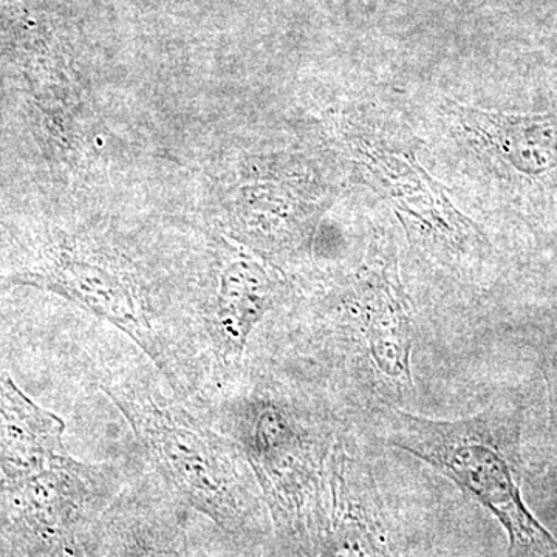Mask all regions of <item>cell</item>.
<instances>
[{
  "label": "cell",
  "instance_id": "obj_1",
  "mask_svg": "<svg viewBox=\"0 0 557 557\" xmlns=\"http://www.w3.org/2000/svg\"><path fill=\"white\" fill-rule=\"evenodd\" d=\"M309 350L372 410L406 409L416 398V327L391 237L370 245L322 302Z\"/></svg>",
  "mask_w": 557,
  "mask_h": 557
},
{
  "label": "cell",
  "instance_id": "obj_2",
  "mask_svg": "<svg viewBox=\"0 0 557 557\" xmlns=\"http://www.w3.org/2000/svg\"><path fill=\"white\" fill-rule=\"evenodd\" d=\"M384 442L450 480L500 523L509 557H557V541L531 512L522 493L520 429L515 403L438 420L406 409L375 413Z\"/></svg>",
  "mask_w": 557,
  "mask_h": 557
},
{
  "label": "cell",
  "instance_id": "obj_3",
  "mask_svg": "<svg viewBox=\"0 0 557 557\" xmlns=\"http://www.w3.org/2000/svg\"><path fill=\"white\" fill-rule=\"evenodd\" d=\"M231 437L247 458L274 520L304 534L324 530L335 423L298 384L262 376L228 409Z\"/></svg>",
  "mask_w": 557,
  "mask_h": 557
},
{
  "label": "cell",
  "instance_id": "obj_4",
  "mask_svg": "<svg viewBox=\"0 0 557 557\" xmlns=\"http://www.w3.org/2000/svg\"><path fill=\"white\" fill-rule=\"evenodd\" d=\"M100 387L175 493L220 522L247 518L258 482L233 438L207 426L146 373H108Z\"/></svg>",
  "mask_w": 557,
  "mask_h": 557
},
{
  "label": "cell",
  "instance_id": "obj_5",
  "mask_svg": "<svg viewBox=\"0 0 557 557\" xmlns=\"http://www.w3.org/2000/svg\"><path fill=\"white\" fill-rule=\"evenodd\" d=\"M343 132L346 156L394 209L413 251L446 276L474 277L490 256V242L437 180L410 150L388 148L351 123Z\"/></svg>",
  "mask_w": 557,
  "mask_h": 557
},
{
  "label": "cell",
  "instance_id": "obj_6",
  "mask_svg": "<svg viewBox=\"0 0 557 557\" xmlns=\"http://www.w3.org/2000/svg\"><path fill=\"white\" fill-rule=\"evenodd\" d=\"M20 281L51 289L106 319L131 336L178 394L193 388L200 351L161 321L137 276L116 260L79 245L60 244Z\"/></svg>",
  "mask_w": 557,
  "mask_h": 557
},
{
  "label": "cell",
  "instance_id": "obj_7",
  "mask_svg": "<svg viewBox=\"0 0 557 557\" xmlns=\"http://www.w3.org/2000/svg\"><path fill=\"white\" fill-rule=\"evenodd\" d=\"M442 112L458 145L516 189L557 186L556 113H508L446 101Z\"/></svg>",
  "mask_w": 557,
  "mask_h": 557
},
{
  "label": "cell",
  "instance_id": "obj_8",
  "mask_svg": "<svg viewBox=\"0 0 557 557\" xmlns=\"http://www.w3.org/2000/svg\"><path fill=\"white\" fill-rule=\"evenodd\" d=\"M321 557H398L372 471L357 442L339 434L330 457Z\"/></svg>",
  "mask_w": 557,
  "mask_h": 557
},
{
  "label": "cell",
  "instance_id": "obj_9",
  "mask_svg": "<svg viewBox=\"0 0 557 557\" xmlns=\"http://www.w3.org/2000/svg\"><path fill=\"white\" fill-rule=\"evenodd\" d=\"M281 289V277L259 255L230 248L219 271L208 329L211 357L230 379L239 375L248 341Z\"/></svg>",
  "mask_w": 557,
  "mask_h": 557
},
{
  "label": "cell",
  "instance_id": "obj_10",
  "mask_svg": "<svg viewBox=\"0 0 557 557\" xmlns=\"http://www.w3.org/2000/svg\"><path fill=\"white\" fill-rule=\"evenodd\" d=\"M64 429L61 418L0 376V472L11 479L42 474L61 457Z\"/></svg>",
  "mask_w": 557,
  "mask_h": 557
},
{
  "label": "cell",
  "instance_id": "obj_11",
  "mask_svg": "<svg viewBox=\"0 0 557 557\" xmlns=\"http://www.w3.org/2000/svg\"><path fill=\"white\" fill-rule=\"evenodd\" d=\"M541 369L548 394L549 431L557 443V335L541 348Z\"/></svg>",
  "mask_w": 557,
  "mask_h": 557
},
{
  "label": "cell",
  "instance_id": "obj_12",
  "mask_svg": "<svg viewBox=\"0 0 557 557\" xmlns=\"http://www.w3.org/2000/svg\"><path fill=\"white\" fill-rule=\"evenodd\" d=\"M553 483H555V490L557 493V467L553 469Z\"/></svg>",
  "mask_w": 557,
  "mask_h": 557
}]
</instances>
